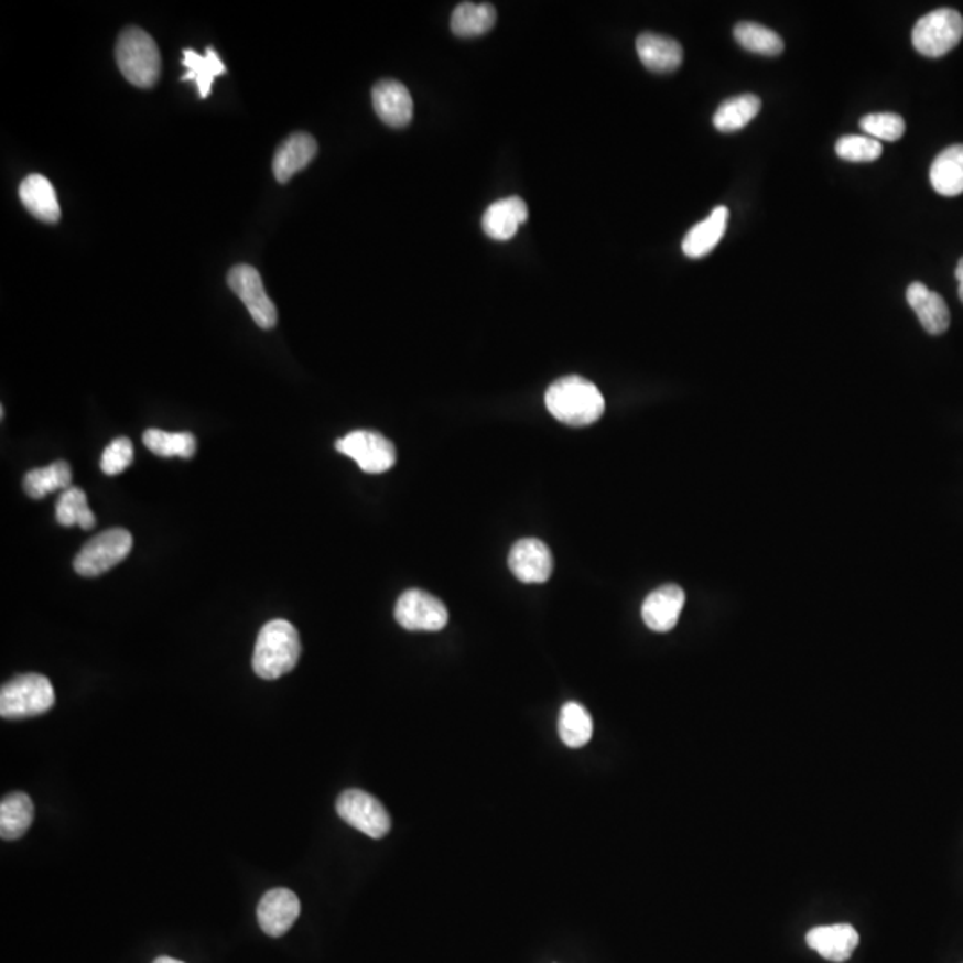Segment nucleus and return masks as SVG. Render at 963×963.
<instances>
[{
	"label": "nucleus",
	"mask_w": 963,
	"mask_h": 963,
	"mask_svg": "<svg viewBox=\"0 0 963 963\" xmlns=\"http://www.w3.org/2000/svg\"><path fill=\"white\" fill-rule=\"evenodd\" d=\"M544 402L553 418L571 426L593 425L605 412L604 394L598 386L578 375L555 380L548 388Z\"/></svg>",
	"instance_id": "nucleus-1"
},
{
	"label": "nucleus",
	"mask_w": 963,
	"mask_h": 963,
	"mask_svg": "<svg viewBox=\"0 0 963 963\" xmlns=\"http://www.w3.org/2000/svg\"><path fill=\"white\" fill-rule=\"evenodd\" d=\"M302 645L299 630L285 619H273L259 631L253 648V671L262 680H277L299 664Z\"/></svg>",
	"instance_id": "nucleus-2"
},
{
	"label": "nucleus",
	"mask_w": 963,
	"mask_h": 963,
	"mask_svg": "<svg viewBox=\"0 0 963 963\" xmlns=\"http://www.w3.org/2000/svg\"><path fill=\"white\" fill-rule=\"evenodd\" d=\"M117 63L123 77L138 88H152L160 79V48L143 29L127 28L118 36Z\"/></svg>",
	"instance_id": "nucleus-3"
},
{
	"label": "nucleus",
	"mask_w": 963,
	"mask_h": 963,
	"mask_svg": "<svg viewBox=\"0 0 963 963\" xmlns=\"http://www.w3.org/2000/svg\"><path fill=\"white\" fill-rule=\"evenodd\" d=\"M56 694L51 680L43 674H20L2 685L0 716L4 719H28L51 711Z\"/></svg>",
	"instance_id": "nucleus-4"
},
{
	"label": "nucleus",
	"mask_w": 963,
	"mask_h": 963,
	"mask_svg": "<svg viewBox=\"0 0 963 963\" xmlns=\"http://www.w3.org/2000/svg\"><path fill=\"white\" fill-rule=\"evenodd\" d=\"M963 37V17L951 8L931 11L917 22L912 31L916 51L927 57H942L953 51Z\"/></svg>",
	"instance_id": "nucleus-5"
},
{
	"label": "nucleus",
	"mask_w": 963,
	"mask_h": 963,
	"mask_svg": "<svg viewBox=\"0 0 963 963\" xmlns=\"http://www.w3.org/2000/svg\"><path fill=\"white\" fill-rule=\"evenodd\" d=\"M132 550V535L126 529H109L83 547L74 561L77 575L95 578L120 564Z\"/></svg>",
	"instance_id": "nucleus-6"
},
{
	"label": "nucleus",
	"mask_w": 963,
	"mask_h": 963,
	"mask_svg": "<svg viewBox=\"0 0 963 963\" xmlns=\"http://www.w3.org/2000/svg\"><path fill=\"white\" fill-rule=\"evenodd\" d=\"M336 450L346 457L354 458L359 468L370 475L388 472L397 463L393 443L379 432L354 431L336 441Z\"/></svg>",
	"instance_id": "nucleus-7"
},
{
	"label": "nucleus",
	"mask_w": 963,
	"mask_h": 963,
	"mask_svg": "<svg viewBox=\"0 0 963 963\" xmlns=\"http://www.w3.org/2000/svg\"><path fill=\"white\" fill-rule=\"evenodd\" d=\"M336 810L345 823L377 841L386 837L391 830L388 810L374 796L359 789L343 792L337 798Z\"/></svg>",
	"instance_id": "nucleus-8"
},
{
	"label": "nucleus",
	"mask_w": 963,
	"mask_h": 963,
	"mask_svg": "<svg viewBox=\"0 0 963 963\" xmlns=\"http://www.w3.org/2000/svg\"><path fill=\"white\" fill-rule=\"evenodd\" d=\"M227 284L232 293H236L248 313L252 314L253 322L261 328H273L279 320L275 304L264 291L261 273L250 264H236L227 273Z\"/></svg>",
	"instance_id": "nucleus-9"
},
{
	"label": "nucleus",
	"mask_w": 963,
	"mask_h": 963,
	"mask_svg": "<svg viewBox=\"0 0 963 963\" xmlns=\"http://www.w3.org/2000/svg\"><path fill=\"white\" fill-rule=\"evenodd\" d=\"M398 625L411 631L443 630L448 623V610L441 599L425 591L411 589L398 598L394 607Z\"/></svg>",
	"instance_id": "nucleus-10"
},
{
	"label": "nucleus",
	"mask_w": 963,
	"mask_h": 963,
	"mask_svg": "<svg viewBox=\"0 0 963 963\" xmlns=\"http://www.w3.org/2000/svg\"><path fill=\"white\" fill-rule=\"evenodd\" d=\"M509 567L524 584H543L553 573L552 552L539 539H521L510 550Z\"/></svg>",
	"instance_id": "nucleus-11"
},
{
	"label": "nucleus",
	"mask_w": 963,
	"mask_h": 963,
	"mask_svg": "<svg viewBox=\"0 0 963 963\" xmlns=\"http://www.w3.org/2000/svg\"><path fill=\"white\" fill-rule=\"evenodd\" d=\"M300 916V899L293 890H268L259 901L258 921L267 935L279 939L285 935Z\"/></svg>",
	"instance_id": "nucleus-12"
},
{
	"label": "nucleus",
	"mask_w": 963,
	"mask_h": 963,
	"mask_svg": "<svg viewBox=\"0 0 963 963\" xmlns=\"http://www.w3.org/2000/svg\"><path fill=\"white\" fill-rule=\"evenodd\" d=\"M861 944V935L852 924H830L815 927L807 933V945L821 954L824 960L833 963H844L852 959Z\"/></svg>",
	"instance_id": "nucleus-13"
},
{
	"label": "nucleus",
	"mask_w": 963,
	"mask_h": 963,
	"mask_svg": "<svg viewBox=\"0 0 963 963\" xmlns=\"http://www.w3.org/2000/svg\"><path fill=\"white\" fill-rule=\"evenodd\" d=\"M371 100L377 117L386 126L400 129L411 123L414 104L409 89L402 83L394 79L379 80L371 91Z\"/></svg>",
	"instance_id": "nucleus-14"
},
{
	"label": "nucleus",
	"mask_w": 963,
	"mask_h": 963,
	"mask_svg": "<svg viewBox=\"0 0 963 963\" xmlns=\"http://www.w3.org/2000/svg\"><path fill=\"white\" fill-rule=\"evenodd\" d=\"M683 605H685V593L682 587L674 584L662 585L642 604V619L646 627L659 634L673 630L679 623Z\"/></svg>",
	"instance_id": "nucleus-15"
},
{
	"label": "nucleus",
	"mask_w": 963,
	"mask_h": 963,
	"mask_svg": "<svg viewBox=\"0 0 963 963\" xmlns=\"http://www.w3.org/2000/svg\"><path fill=\"white\" fill-rule=\"evenodd\" d=\"M907 300L928 334L940 336L950 328V307L939 293L928 290L922 282H912L908 285Z\"/></svg>",
	"instance_id": "nucleus-16"
},
{
	"label": "nucleus",
	"mask_w": 963,
	"mask_h": 963,
	"mask_svg": "<svg viewBox=\"0 0 963 963\" xmlns=\"http://www.w3.org/2000/svg\"><path fill=\"white\" fill-rule=\"evenodd\" d=\"M529 220V207L523 198H501L487 207L482 218V229L496 241L512 239L519 227Z\"/></svg>",
	"instance_id": "nucleus-17"
},
{
	"label": "nucleus",
	"mask_w": 963,
	"mask_h": 963,
	"mask_svg": "<svg viewBox=\"0 0 963 963\" xmlns=\"http://www.w3.org/2000/svg\"><path fill=\"white\" fill-rule=\"evenodd\" d=\"M636 47L642 65L654 74H669L682 65L683 48L673 37L642 33L637 37Z\"/></svg>",
	"instance_id": "nucleus-18"
},
{
	"label": "nucleus",
	"mask_w": 963,
	"mask_h": 963,
	"mask_svg": "<svg viewBox=\"0 0 963 963\" xmlns=\"http://www.w3.org/2000/svg\"><path fill=\"white\" fill-rule=\"evenodd\" d=\"M318 152V143L307 132H295L282 141L273 158V173L279 183H288L295 173L304 170Z\"/></svg>",
	"instance_id": "nucleus-19"
},
{
	"label": "nucleus",
	"mask_w": 963,
	"mask_h": 963,
	"mask_svg": "<svg viewBox=\"0 0 963 963\" xmlns=\"http://www.w3.org/2000/svg\"><path fill=\"white\" fill-rule=\"evenodd\" d=\"M20 201L25 209L45 224H57L62 218V207L57 202L56 190L43 175H28L19 187Z\"/></svg>",
	"instance_id": "nucleus-20"
},
{
	"label": "nucleus",
	"mask_w": 963,
	"mask_h": 963,
	"mask_svg": "<svg viewBox=\"0 0 963 963\" xmlns=\"http://www.w3.org/2000/svg\"><path fill=\"white\" fill-rule=\"evenodd\" d=\"M728 207L717 206L705 220L694 225L683 238L682 250L688 258H705L717 247L728 227Z\"/></svg>",
	"instance_id": "nucleus-21"
},
{
	"label": "nucleus",
	"mask_w": 963,
	"mask_h": 963,
	"mask_svg": "<svg viewBox=\"0 0 963 963\" xmlns=\"http://www.w3.org/2000/svg\"><path fill=\"white\" fill-rule=\"evenodd\" d=\"M931 186L939 195L956 197L963 193V145L942 150L931 164Z\"/></svg>",
	"instance_id": "nucleus-22"
},
{
	"label": "nucleus",
	"mask_w": 963,
	"mask_h": 963,
	"mask_svg": "<svg viewBox=\"0 0 963 963\" xmlns=\"http://www.w3.org/2000/svg\"><path fill=\"white\" fill-rule=\"evenodd\" d=\"M34 819L33 800L24 792L6 796L0 803V837L17 841L28 832Z\"/></svg>",
	"instance_id": "nucleus-23"
},
{
	"label": "nucleus",
	"mask_w": 963,
	"mask_h": 963,
	"mask_svg": "<svg viewBox=\"0 0 963 963\" xmlns=\"http://www.w3.org/2000/svg\"><path fill=\"white\" fill-rule=\"evenodd\" d=\"M183 65L187 68V74L183 75L181 80H193L198 88V97L207 99L210 95V86L215 83L216 77L227 74V66L221 62L220 56L216 54L215 48H207L206 54L201 56L192 48H184Z\"/></svg>",
	"instance_id": "nucleus-24"
},
{
	"label": "nucleus",
	"mask_w": 963,
	"mask_h": 963,
	"mask_svg": "<svg viewBox=\"0 0 963 963\" xmlns=\"http://www.w3.org/2000/svg\"><path fill=\"white\" fill-rule=\"evenodd\" d=\"M496 24L495 6L482 2H463L455 8L450 28L457 36L475 37L489 33Z\"/></svg>",
	"instance_id": "nucleus-25"
},
{
	"label": "nucleus",
	"mask_w": 963,
	"mask_h": 963,
	"mask_svg": "<svg viewBox=\"0 0 963 963\" xmlns=\"http://www.w3.org/2000/svg\"><path fill=\"white\" fill-rule=\"evenodd\" d=\"M72 487V469L65 461H57L45 468L25 473L24 491L34 500H42L54 491H66Z\"/></svg>",
	"instance_id": "nucleus-26"
},
{
	"label": "nucleus",
	"mask_w": 963,
	"mask_h": 963,
	"mask_svg": "<svg viewBox=\"0 0 963 963\" xmlns=\"http://www.w3.org/2000/svg\"><path fill=\"white\" fill-rule=\"evenodd\" d=\"M762 108V102L757 95L744 94L739 97H732L721 104L716 115H714V127L719 132L740 131L748 126Z\"/></svg>",
	"instance_id": "nucleus-27"
},
{
	"label": "nucleus",
	"mask_w": 963,
	"mask_h": 963,
	"mask_svg": "<svg viewBox=\"0 0 963 963\" xmlns=\"http://www.w3.org/2000/svg\"><path fill=\"white\" fill-rule=\"evenodd\" d=\"M593 719L581 703H566L559 717V735L567 748H582L593 737Z\"/></svg>",
	"instance_id": "nucleus-28"
},
{
	"label": "nucleus",
	"mask_w": 963,
	"mask_h": 963,
	"mask_svg": "<svg viewBox=\"0 0 963 963\" xmlns=\"http://www.w3.org/2000/svg\"><path fill=\"white\" fill-rule=\"evenodd\" d=\"M143 445L160 457L192 458L197 452V440L190 432H166L150 429L143 434Z\"/></svg>",
	"instance_id": "nucleus-29"
},
{
	"label": "nucleus",
	"mask_w": 963,
	"mask_h": 963,
	"mask_svg": "<svg viewBox=\"0 0 963 963\" xmlns=\"http://www.w3.org/2000/svg\"><path fill=\"white\" fill-rule=\"evenodd\" d=\"M734 36L740 47L755 52V54H762V56H780L786 48V43L781 40L780 34L775 33L766 25L755 24V22H740V24L735 25Z\"/></svg>",
	"instance_id": "nucleus-30"
},
{
	"label": "nucleus",
	"mask_w": 963,
	"mask_h": 963,
	"mask_svg": "<svg viewBox=\"0 0 963 963\" xmlns=\"http://www.w3.org/2000/svg\"><path fill=\"white\" fill-rule=\"evenodd\" d=\"M57 523L63 527H80L83 530H91L95 527L94 512L88 507V498L86 493L79 487L72 486L71 489L62 493L56 506Z\"/></svg>",
	"instance_id": "nucleus-31"
},
{
	"label": "nucleus",
	"mask_w": 963,
	"mask_h": 963,
	"mask_svg": "<svg viewBox=\"0 0 963 963\" xmlns=\"http://www.w3.org/2000/svg\"><path fill=\"white\" fill-rule=\"evenodd\" d=\"M838 158L850 163H873L884 154L881 141L870 137H842L835 145Z\"/></svg>",
	"instance_id": "nucleus-32"
},
{
	"label": "nucleus",
	"mask_w": 963,
	"mask_h": 963,
	"mask_svg": "<svg viewBox=\"0 0 963 963\" xmlns=\"http://www.w3.org/2000/svg\"><path fill=\"white\" fill-rule=\"evenodd\" d=\"M862 131L878 141H898L905 134V120L896 112H873L861 120Z\"/></svg>",
	"instance_id": "nucleus-33"
},
{
	"label": "nucleus",
	"mask_w": 963,
	"mask_h": 963,
	"mask_svg": "<svg viewBox=\"0 0 963 963\" xmlns=\"http://www.w3.org/2000/svg\"><path fill=\"white\" fill-rule=\"evenodd\" d=\"M132 458H134V446L129 437L122 435V437L112 440L108 448L104 450L100 468L109 477H115L131 466Z\"/></svg>",
	"instance_id": "nucleus-34"
},
{
	"label": "nucleus",
	"mask_w": 963,
	"mask_h": 963,
	"mask_svg": "<svg viewBox=\"0 0 963 963\" xmlns=\"http://www.w3.org/2000/svg\"><path fill=\"white\" fill-rule=\"evenodd\" d=\"M956 279H959L960 300L963 302V258L960 259L959 267H956Z\"/></svg>",
	"instance_id": "nucleus-35"
},
{
	"label": "nucleus",
	"mask_w": 963,
	"mask_h": 963,
	"mask_svg": "<svg viewBox=\"0 0 963 963\" xmlns=\"http://www.w3.org/2000/svg\"><path fill=\"white\" fill-rule=\"evenodd\" d=\"M154 963H184L183 960L170 959V956H160V959H155Z\"/></svg>",
	"instance_id": "nucleus-36"
}]
</instances>
